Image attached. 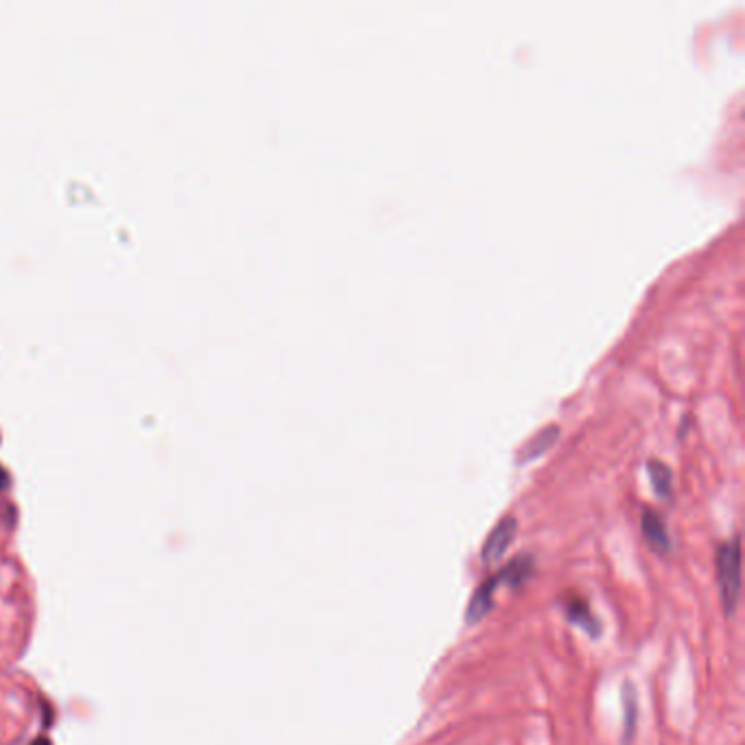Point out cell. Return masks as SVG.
Masks as SVG:
<instances>
[{"mask_svg": "<svg viewBox=\"0 0 745 745\" xmlns=\"http://www.w3.org/2000/svg\"><path fill=\"white\" fill-rule=\"evenodd\" d=\"M717 577L721 603H724L726 614H732L741 597V547L737 540L721 545L717 553Z\"/></svg>", "mask_w": 745, "mask_h": 745, "instance_id": "1", "label": "cell"}, {"mask_svg": "<svg viewBox=\"0 0 745 745\" xmlns=\"http://www.w3.org/2000/svg\"><path fill=\"white\" fill-rule=\"evenodd\" d=\"M516 529H518V523H516L514 516L501 518L499 523L494 525V529L490 531L486 545H483V549H481V560L486 564L501 560L503 553L510 549V545L514 542Z\"/></svg>", "mask_w": 745, "mask_h": 745, "instance_id": "2", "label": "cell"}, {"mask_svg": "<svg viewBox=\"0 0 745 745\" xmlns=\"http://www.w3.org/2000/svg\"><path fill=\"white\" fill-rule=\"evenodd\" d=\"M499 586H501V579H499V573H496L475 590V595L470 597L468 610H466V623L468 625H475V623H479V621L488 617L490 610L494 608V593Z\"/></svg>", "mask_w": 745, "mask_h": 745, "instance_id": "3", "label": "cell"}, {"mask_svg": "<svg viewBox=\"0 0 745 745\" xmlns=\"http://www.w3.org/2000/svg\"><path fill=\"white\" fill-rule=\"evenodd\" d=\"M564 612H566V619H569L571 623L579 625L584 632H588L590 636H599L601 634V625L597 621V617L593 614V610H590L588 603L584 599H577V597H571L569 601L564 603Z\"/></svg>", "mask_w": 745, "mask_h": 745, "instance_id": "4", "label": "cell"}, {"mask_svg": "<svg viewBox=\"0 0 745 745\" xmlns=\"http://www.w3.org/2000/svg\"><path fill=\"white\" fill-rule=\"evenodd\" d=\"M558 433H560L558 424H547V427H542L538 433H534V435L529 437L523 448H520L516 459L518 461H529V459H534V457L542 455L555 442V437H558Z\"/></svg>", "mask_w": 745, "mask_h": 745, "instance_id": "5", "label": "cell"}, {"mask_svg": "<svg viewBox=\"0 0 745 745\" xmlns=\"http://www.w3.org/2000/svg\"><path fill=\"white\" fill-rule=\"evenodd\" d=\"M643 534H645L649 545H652L656 551H660V553L669 551L671 540H669V534H667L665 520H662L652 510H645V514H643Z\"/></svg>", "mask_w": 745, "mask_h": 745, "instance_id": "6", "label": "cell"}, {"mask_svg": "<svg viewBox=\"0 0 745 745\" xmlns=\"http://www.w3.org/2000/svg\"><path fill=\"white\" fill-rule=\"evenodd\" d=\"M623 743L630 745L636 735V721H638V700H636V691L632 687V682H625L623 687Z\"/></svg>", "mask_w": 745, "mask_h": 745, "instance_id": "7", "label": "cell"}, {"mask_svg": "<svg viewBox=\"0 0 745 745\" xmlns=\"http://www.w3.org/2000/svg\"><path fill=\"white\" fill-rule=\"evenodd\" d=\"M647 472H649V479H652V486H654L656 494H660V496H671V488H673V472H671V468L665 464V461H660V459H649Z\"/></svg>", "mask_w": 745, "mask_h": 745, "instance_id": "8", "label": "cell"}, {"mask_svg": "<svg viewBox=\"0 0 745 745\" xmlns=\"http://www.w3.org/2000/svg\"><path fill=\"white\" fill-rule=\"evenodd\" d=\"M33 745H49V741H46V739H40V741H33Z\"/></svg>", "mask_w": 745, "mask_h": 745, "instance_id": "9", "label": "cell"}]
</instances>
